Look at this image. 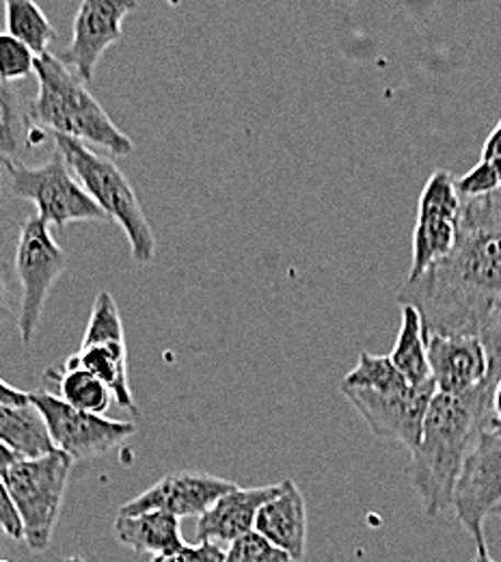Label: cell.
<instances>
[{"instance_id":"cell-1","label":"cell","mask_w":501,"mask_h":562,"mask_svg":"<svg viewBox=\"0 0 501 562\" xmlns=\"http://www.w3.org/2000/svg\"><path fill=\"white\" fill-rule=\"evenodd\" d=\"M413 305L424 336H482L501 301V189L463 202L456 245L422 278L398 292Z\"/></svg>"},{"instance_id":"cell-2","label":"cell","mask_w":501,"mask_h":562,"mask_svg":"<svg viewBox=\"0 0 501 562\" xmlns=\"http://www.w3.org/2000/svg\"><path fill=\"white\" fill-rule=\"evenodd\" d=\"M493 381L467 394H434L420 446L411 452L409 479L422 499L430 519L452 506V495L463 463L482 430L493 416L491 412Z\"/></svg>"},{"instance_id":"cell-3","label":"cell","mask_w":501,"mask_h":562,"mask_svg":"<svg viewBox=\"0 0 501 562\" xmlns=\"http://www.w3.org/2000/svg\"><path fill=\"white\" fill-rule=\"evenodd\" d=\"M37 95L29 104L31 120L42 131L104 147L113 156L135 151L133 139L122 133L84 82L59 57L44 55L35 64Z\"/></svg>"},{"instance_id":"cell-4","label":"cell","mask_w":501,"mask_h":562,"mask_svg":"<svg viewBox=\"0 0 501 562\" xmlns=\"http://www.w3.org/2000/svg\"><path fill=\"white\" fill-rule=\"evenodd\" d=\"M53 139L89 198L106 214V218L122 225L135 262L149 265L156 256V238L124 171L109 156H100L80 140L61 135H53Z\"/></svg>"},{"instance_id":"cell-5","label":"cell","mask_w":501,"mask_h":562,"mask_svg":"<svg viewBox=\"0 0 501 562\" xmlns=\"http://www.w3.org/2000/svg\"><path fill=\"white\" fill-rule=\"evenodd\" d=\"M73 461L55 450L39 459H20L4 476V485L22 517L24 541L33 552H46L64 508Z\"/></svg>"},{"instance_id":"cell-6","label":"cell","mask_w":501,"mask_h":562,"mask_svg":"<svg viewBox=\"0 0 501 562\" xmlns=\"http://www.w3.org/2000/svg\"><path fill=\"white\" fill-rule=\"evenodd\" d=\"M2 171L7 173V191L18 200L31 202L48 225L66 227L78 221L106 218L76 180L59 149L39 167L2 162Z\"/></svg>"},{"instance_id":"cell-7","label":"cell","mask_w":501,"mask_h":562,"mask_svg":"<svg viewBox=\"0 0 501 562\" xmlns=\"http://www.w3.org/2000/svg\"><path fill=\"white\" fill-rule=\"evenodd\" d=\"M66 267L68 256L53 238L50 225L33 212L22 223L15 247V273L22 285L18 331L24 345L35 338L48 294L64 276Z\"/></svg>"},{"instance_id":"cell-8","label":"cell","mask_w":501,"mask_h":562,"mask_svg":"<svg viewBox=\"0 0 501 562\" xmlns=\"http://www.w3.org/2000/svg\"><path fill=\"white\" fill-rule=\"evenodd\" d=\"M491 418L478 432L452 495L456 519L476 546L485 543V519L501 506V432Z\"/></svg>"},{"instance_id":"cell-9","label":"cell","mask_w":501,"mask_h":562,"mask_svg":"<svg viewBox=\"0 0 501 562\" xmlns=\"http://www.w3.org/2000/svg\"><path fill=\"white\" fill-rule=\"evenodd\" d=\"M29 398L48 424L55 448L72 461L104 457L122 448L137 432L135 422L109 420L78 412L53 392H29Z\"/></svg>"},{"instance_id":"cell-10","label":"cell","mask_w":501,"mask_h":562,"mask_svg":"<svg viewBox=\"0 0 501 562\" xmlns=\"http://www.w3.org/2000/svg\"><path fill=\"white\" fill-rule=\"evenodd\" d=\"M460 206L463 202L456 193V178L445 169L432 171L418 204L413 258L407 281L422 278L436 262L449 256L456 245Z\"/></svg>"},{"instance_id":"cell-11","label":"cell","mask_w":501,"mask_h":562,"mask_svg":"<svg viewBox=\"0 0 501 562\" xmlns=\"http://www.w3.org/2000/svg\"><path fill=\"white\" fill-rule=\"evenodd\" d=\"M342 394L353 403L376 437L398 441L413 452L420 446L430 401L436 390L430 381L422 387L409 385L400 392L342 390Z\"/></svg>"},{"instance_id":"cell-12","label":"cell","mask_w":501,"mask_h":562,"mask_svg":"<svg viewBox=\"0 0 501 562\" xmlns=\"http://www.w3.org/2000/svg\"><path fill=\"white\" fill-rule=\"evenodd\" d=\"M133 0H84L73 18L72 42L59 57L82 82H91L102 55L124 37Z\"/></svg>"},{"instance_id":"cell-13","label":"cell","mask_w":501,"mask_h":562,"mask_svg":"<svg viewBox=\"0 0 501 562\" xmlns=\"http://www.w3.org/2000/svg\"><path fill=\"white\" fill-rule=\"evenodd\" d=\"M238 485L204 472H175L160 479L147 492L133 497L119 508V515L139 513H167L178 519L202 517L208 513L225 493L234 492Z\"/></svg>"},{"instance_id":"cell-14","label":"cell","mask_w":501,"mask_h":562,"mask_svg":"<svg viewBox=\"0 0 501 562\" xmlns=\"http://www.w3.org/2000/svg\"><path fill=\"white\" fill-rule=\"evenodd\" d=\"M426 349L436 394H467L489 379V359L482 338L429 336Z\"/></svg>"},{"instance_id":"cell-15","label":"cell","mask_w":501,"mask_h":562,"mask_svg":"<svg viewBox=\"0 0 501 562\" xmlns=\"http://www.w3.org/2000/svg\"><path fill=\"white\" fill-rule=\"evenodd\" d=\"M280 490L282 483L249 490L236 487L234 492L225 493L208 513L197 519V543H216L227 550L231 543L255 530L260 508Z\"/></svg>"},{"instance_id":"cell-16","label":"cell","mask_w":501,"mask_h":562,"mask_svg":"<svg viewBox=\"0 0 501 562\" xmlns=\"http://www.w3.org/2000/svg\"><path fill=\"white\" fill-rule=\"evenodd\" d=\"M253 532L264 537L296 562L305 557L307 504L294 481H284L280 493L260 508Z\"/></svg>"},{"instance_id":"cell-17","label":"cell","mask_w":501,"mask_h":562,"mask_svg":"<svg viewBox=\"0 0 501 562\" xmlns=\"http://www.w3.org/2000/svg\"><path fill=\"white\" fill-rule=\"evenodd\" d=\"M115 537L128 550L151 557L178 552L186 546L182 539L180 519L158 510L139 515H117Z\"/></svg>"},{"instance_id":"cell-18","label":"cell","mask_w":501,"mask_h":562,"mask_svg":"<svg viewBox=\"0 0 501 562\" xmlns=\"http://www.w3.org/2000/svg\"><path fill=\"white\" fill-rule=\"evenodd\" d=\"M0 441L20 459H39L57 450L48 424L31 398L22 405H0Z\"/></svg>"},{"instance_id":"cell-19","label":"cell","mask_w":501,"mask_h":562,"mask_svg":"<svg viewBox=\"0 0 501 562\" xmlns=\"http://www.w3.org/2000/svg\"><path fill=\"white\" fill-rule=\"evenodd\" d=\"M46 137V131L33 124L31 109L22 95L0 80V165L20 162V158Z\"/></svg>"},{"instance_id":"cell-20","label":"cell","mask_w":501,"mask_h":562,"mask_svg":"<svg viewBox=\"0 0 501 562\" xmlns=\"http://www.w3.org/2000/svg\"><path fill=\"white\" fill-rule=\"evenodd\" d=\"M73 366H80L95 374L111 392L117 405L124 409L135 412V396L130 390V376H128V349L126 342H104V345H89L80 347L78 352L68 357Z\"/></svg>"},{"instance_id":"cell-21","label":"cell","mask_w":501,"mask_h":562,"mask_svg":"<svg viewBox=\"0 0 501 562\" xmlns=\"http://www.w3.org/2000/svg\"><path fill=\"white\" fill-rule=\"evenodd\" d=\"M389 359L411 387H422L432 381L424 325L420 312L413 305H402L400 331Z\"/></svg>"},{"instance_id":"cell-22","label":"cell","mask_w":501,"mask_h":562,"mask_svg":"<svg viewBox=\"0 0 501 562\" xmlns=\"http://www.w3.org/2000/svg\"><path fill=\"white\" fill-rule=\"evenodd\" d=\"M50 376L59 385V394H61L59 398L73 409L93 414V416H104L109 412L113 392L89 370L66 361L61 368L48 370L46 379Z\"/></svg>"},{"instance_id":"cell-23","label":"cell","mask_w":501,"mask_h":562,"mask_svg":"<svg viewBox=\"0 0 501 562\" xmlns=\"http://www.w3.org/2000/svg\"><path fill=\"white\" fill-rule=\"evenodd\" d=\"M4 24L7 33L31 48L37 59L48 55L50 44L57 40V29L50 24L39 4L31 0H7Z\"/></svg>"},{"instance_id":"cell-24","label":"cell","mask_w":501,"mask_h":562,"mask_svg":"<svg viewBox=\"0 0 501 562\" xmlns=\"http://www.w3.org/2000/svg\"><path fill=\"white\" fill-rule=\"evenodd\" d=\"M409 383L396 370L389 355L358 352L357 366L344 376L340 390H374V392H400Z\"/></svg>"},{"instance_id":"cell-25","label":"cell","mask_w":501,"mask_h":562,"mask_svg":"<svg viewBox=\"0 0 501 562\" xmlns=\"http://www.w3.org/2000/svg\"><path fill=\"white\" fill-rule=\"evenodd\" d=\"M104 342H126L122 314L111 292H100L95 296L80 347L104 345Z\"/></svg>"},{"instance_id":"cell-26","label":"cell","mask_w":501,"mask_h":562,"mask_svg":"<svg viewBox=\"0 0 501 562\" xmlns=\"http://www.w3.org/2000/svg\"><path fill=\"white\" fill-rule=\"evenodd\" d=\"M37 57L22 42L11 37L7 31L0 33V80L15 82L35 74Z\"/></svg>"},{"instance_id":"cell-27","label":"cell","mask_w":501,"mask_h":562,"mask_svg":"<svg viewBox=\"0 0 501 562\" xmlns=\"http://www.w3.org/2000/svg\"><path fill=\"white\" fill-rule=\"evenodd\" d=\"M225 562H296L258 532H249L227 548Z\"/></svg>"},{"instance_id":"cell-28","label":"cell","mask_w":501,"mask_h":562,"mask_svg":"<svg viewBox=\"0 0 501 562\" xmlns=\"http://www.w3.org/2000/svg\"><path fill=\"white\" fill-rule=\"evenodd\" d=\"M500 178H498L493 165L485 162V160H480L465 176L456 178V193H458L460 202H469V200H478V198L491 195V193L500 191Z\"/></svg>"},{"instance_id":"cell-29","label":"cell","mask_w":501,"mask_h":562,"mask_svg":"<svg viewBox=\"0 0 501 562\" xmlns=\"http://www.w3.org/2000/svg\"><path fill=\"white\" fill-rule=\"evenodd\" d=\"M480 338L489 359V381L496 383L501 376V301L491 312Z\"/></svg>"},{"instance_id":"cell-30","label":"cell","mask_w":501,"mask_h":562,"mask_svg":"<svg viewBox=\"0 0 501 562\" xmlns=\"http://www.w3.org/2000/svg\"><path fill=\"white\" fill-rule=\"evenodd\" d=\"M0 530L13 541H24L22 517H20L15 504H13V497L7 490L2 476H0Z\"/></svg>"},{"instance_id":"cell-31","label":"cell","mask_w":501,"mask_h":562,"mask_svg":"<svg viewBox=\"0 0 501 562\" xmlns=\"http://www.w3.org/2000/svg\"><path fill=\"white\" fill-rule=\"evenodd\" d=\"M225 554L227 550L216 543H197L184 548L186 562H225Z\"/></svg>"},{"instance_id":"cell-32","label":"cell","mask_w":501,"mask_h":562,"mask_svg":"<svg viewBox=\"0 0 501 562\" xmlns=\"http://www.w3.org/2000/svg\"><path fill=\"white\" fill-rule=\"evenodd\" d=\"M498 158H501V120L498 122V126L493 128V133L489 135L487 143H485V147H482V158H480V160L493 162V160H498Z\"/></svg>"},{"instance_id":"cell-33","label":"cell","mask_w":501,"mask_h":562,"mask_svg":"<svg viewBox=\"0 0 501 562\" xmlns=\"http://www.w3.org/2000/svg\"><path fill=\"white\" fill-rule=\"evenodd\" d=\"M29 403V392H20L0 379V405H22Z\"/></svg>"},{"instance_id":"cell-34","label":"cell","mask_w":501,"mask_h":562,"mask_svg":"<svg viewBox=\"0 0 501 562\" xmlns=\"http://www.w3.org/2000/svg\"><path fill=\"white\" fill-rule=\"evenodd\" d=\"M11 316V305H9V290H7V280L4 271L0 267V323H4Z\"/></svg>"},{"instance_id":"cell-35","label":"cell","mask_w":501,"mask_h":562,"mask_svg":"<svg viewBox=\"0 0 501 562\" xmlns=\"http://www.w3.org/2000/svg\"><path fill=\"white\" fill-rule=\"evenodd\" d=\"M18 461H20V457L0 441V476H4Z\"/></svg>"},{"instance_id":"cell-36","label":"cell","mask_w":501,"mask_h":562,"mask_svg":"<svg viewBox=\"0 0 501 562\" xmlns=\"http://www.w3.org/2000/svg\"><path fill=\"white\" fill-rule=\"evenodd\" d=\"M491 412L493 418L501 422V376L493 383V396H491Z\"/></svg>"},{"instance_id":"cell-37","label":"cell","mask_w":501,"mask_h":562,"mask_svg":"<svg viewBox=\"0 0 501 562\" xmlns=\"http://www.w3.org/2000/svg\"><path fill=\"white\" fill-rule=\"evenodd\" d=\"M186 548V546H184ZM184 548L178 550V552H167V554H158V557H151V562H186L184 557Z\"/></svg>"},{"instance_id":"cell-38","label":"cell","mask_w":501,"mask_h":562,"mask_svg":"<svg viewBox=\"0 0 501 562\" xmlns=\"http://www.w3.org/2000/svg\"><path fill=\"white\" fill-rule=\"evenodd\" d=\"M474 562H496V559H493V557H491V552H489L487 541L476 546V557H474Z\"/></svg>"},{"instance_id":"cell-39","label":"cell","mask_w":501,"mask_h":562,"mask_svg":"<svg viewBox=\"0 0 501 562\" xmlns=\"http://www.w3.org/2000/svg\"><path fill=\"white\" fill-rule=\"evenodd\" d=\"M491 165H493V169H496V173H498V178H500L501 182V158H498V160H493Z\"/></svg>"},{"instance_id":"cell-40","label":"cell","mask_w":501,"mask_h":562,"mask_svg":"<svg viewBox=\"0 0 501 562\" xmlns=\"http://www.w3.org/2000/svg\"><path fill=\"white\" fill-rule=\"evenodd\" d=\"M491 424H493V426H496V428L501 432V422L496 420V418H491Z\"/></svg>"},{"instance_id":"cell-41","label":"cell","mask_w":501,"mask_h":562,"mask_svg":"<svg viewBox=\"0 0 501 562\" xmlns=\"http://www.w3.org/2000/svg\"><path fill=\"white\" fill-rule=\"evenodd\" d=\"M64 562H84L82 559H78V557H72V559H66Z\"/></svg>"},{"instance_id":"cell-42","label":"cell","mask_w":501,"mask_h":562,"mask_svg":"<svg viewBox=\"0 0 501 562\" xmlns=\"http://www.w3.org/2000/svg\"><path fill=\"white\" fill-rule=\"evenodd\" d=\"M0 195H2V165H0Z\"/></svg>"},{"instance_id":"cell-43","label":"cell","mask_w":501,"mask_h":562,"mask_svg":"<svg viewBox=\"0 0 501 562\" xmlns=\"http://www.w3.org/2000/svg\"><path fill=\"white\" fill-rule=\"evenodd\" d=\"M493 515H498V517H501V506L500 508H498V510H496V513H493Z\"/></svg>"},{"instance_id":"cell-44","label":"cell","mask_w":501,"mask_h":562,"mask_svg":"<svg viewBox=\"0 0 501 562\" xmlns=\"http://www.w3.org/2000/svg\"><path fill=\"white\" fill-rule=\"evenodd\" d=\"M0 562H11V561H2V559H0Z\"/></svg>"}]
</instances>
